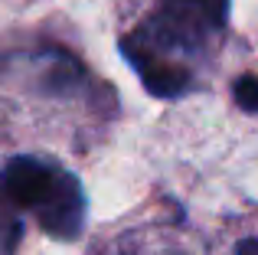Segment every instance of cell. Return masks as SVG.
<instances>
[{"label": "cell", "instance_id": "6da1fadb", "mask_svg": "<svg viewBox=\"0 0 258 255\" xmlns=\"http://www.w3.org/2000/svg\"><path fill=\"white\" fill-rule=\"evenodd\" d=\"M59 170L36 157H13L0 173V190L20 210H39L56 190Z\"/></svg>", "mask_w": 258, "mask_h": 255}, {"label": "cell", "instance_id": "7a4b0ae2", "mask_svg": "<svg viewBox=\"0 0 258 255\" xmlns=\"http://www.w3.org/2000/svg\"><path fill=\"white\" fill-rule=\"evenodd\" d=\"M36 216H39V226L56 239H76L79 232H82L85 200H82V190H79V180L72 177V173L59 170L56 190H52L49 200L36 210Z\"/></svg>", "mask_w": 258, "mask_h": 255}, {"label": "cell", "instance_id": "3957f363", "mask_svg": "<svg viewBox=\"0 0 258 255\" xmlns=\"http://www.w3.org/2000/svg\"><path fill=\"white\" fill-rule=\"evenodd\" d=\"M167 17L193 26L196 33L219 30L229 17V0H167Z\"/></svg>", "mask_w": 258, "mask_h": 255}, {"label": "cell", "instance_id": "277c9868", "mask_svg": "<svg viewBox=\"0 0 258 255\" xmlns=\"http://www.w3.org/2000/svg\"><path fill=\"white\" fill-rule=\"evenodd\" d=\"M232 95H235V102H239V108L258 115V79L255 76H242L239 82L232 85Z\"/></svg>", "mask_w": 258, "mask_h": 255}, {"label": "cell", "instance_id": "5b68a950", "mask_svg": "<svg viewBox=\"0 0 258 255\" xmlns=\"http://www.w3.org/2000/svg\"><path fill=\"white\" fill-rule=\"evenodd\" d=\"M235 255H258V239H242L235 245Z\"/></svg>", "mask_w": 258, "mask_h": 255}]
</instances>
